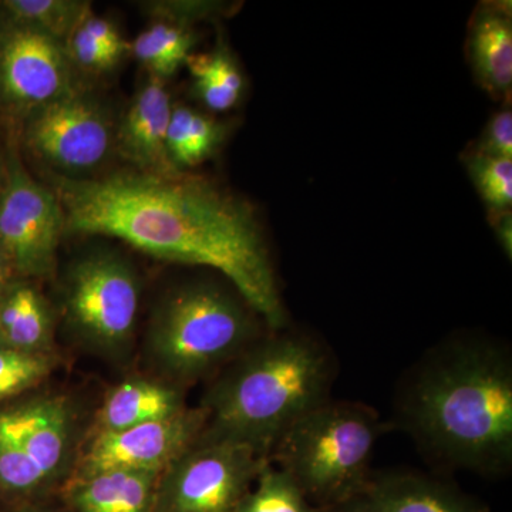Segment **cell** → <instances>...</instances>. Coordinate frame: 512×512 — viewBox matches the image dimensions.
<instances>
[{
    "instance_id": "6da1fadb",
    "label": "cell",
    "mask_w": 512,
    "mask_h": 512,
    "mask_svg": "<svg viewBox=\"0 0 512 512\" xmlns=\"http://www.w3.org/2000/svg\"><path fill=\"white\" fill-rule=\"evenodd\" d=\"M46 177L63 208L64 235L116 238L161 261L215 269L271 332L284 328L274 266L247 201L184 171Z\"/></svg>"
},
{
    "instance_id": "7a4b0ae2",
    "label": "cell",
    "mask_w": 512,
    "mask_h": 512,
    "mask_svg": "<svg viewBox=\"0 0 512 512\" xmlns=\"http://www.w3.org/2000/svg\"><path fill=\"white\" fill-rule=\"evenodd\" d=\"M396 421L441 467L484 477L512 466V357L463 336L430 349L404 376Z\"/></svg>"
},
{
    "instance_id": "3957f363",
    "label": "cell",
    "mask_w": 512,
    "mask_h": 512,
    "mask_svg": "<svg viewBox=\"0 0 512 512\" xmlns=\"http://www.w3.org/2000/svg\"><path fill=\"white\" fill-rule=\"evenodd\" d=\"M335 360L322 343L275 330L221 370L201 407V440L231 441L268 458L286 431L330 399Z\"/></svg>"
},
{
    "instance_id": "277c9868",
    "label": "cell",
    "mask_w": 512,
    "mask_h": 512,
    "mask_svg": "<svg viewBox=\"0 0 512 512\" xmlns=\"http://www.w3.org/2000/svg\"><path fill=\"white\" fill-rule=\"evenodd\" d=\"M258 318L238 292L217 282H187L165 293L150 316L148 362L161 380L185 389L261 338Z\"/></svg>"
},
{
    "instance_id": "5b68a950",
    "label": "cell",
    "mask_w": 512,
    "mask_h": 512,
    "mask_svg": "<svg viewBox=\"0 0 512 512\" xmlns=\"http://www.w3.org/2000/svg\"><path fill=\"white\" fill-rule=\"evenodd\" d=\"M386 429L372 407L329 399L286 431L269 461L295 481L316 510H328L372 476L370 463Z\"/></svg>"
},
{
    "instance_id": "8992f818",
    "label": "cell",
    "mask_w": 512,
    "mask_h": 512,
    "mask_svg": "<svg viewBox=\"0 0 512 512\" xmlns=\"http://www.w3.org/2000/svg\"><path fill=\"white\" fill-rule=\"evenodd\" d=\"M82 444L70 397L43 393L0 404V495L28 500L64 487Z\"/></svg>"
},
{
    "instance_id": "52a82bcc",
    "label": "cell",
    "mask_w": 512,
    "mask_h": 512,
    "mask_svg": "<svg viewBox=\"0 0 512 512\" xmlns=\"http://www.w3.org/2000/svg\"><path fill=\"white\" fill-rule=\"evenodd\" d=\"M140 302V276L119 252L84 255L64 275L66 328L83 348L106 359L120 362L133 349Z\"/></svg>"
},
{
    "instance_id": "ba28073f",
    "label": "cell",
    "mask_w": 512,
    "mask_h": 512,
    "mask_svg": "<svg viewBox=\"0 0 512 512\" xmlns=\"http://www.w3.org/2000/svg\"><path fill=\"white\" fill-rule=\"evenodd\" d=\"M114 141L109 107L82 87L23 120V146L60 177H92L109 160Z\"/></svg>"
},
{
    "instance_id": "9c48e42d",
    "label": "cell",
    "mask_w": 512,
    "mask_h": 512,
    "mask_svg": "<svg viewBox=\"0 0 512 512\" xmlns=\"http://www.w3.org/2000/svg\"><path fill=\"white\" fill-rule=\"evenodd\" d=\"M268 461L244 444L198 439L161 471L154 512H234Z\"/></svg>"
},
{
    "instance_id": "30bf717a",
    "label": "cell",
    "mask_w": 512,
    "mask_h": 512,
    "mask_svg": "<svg viewBox=\"0 0 512 512\" xmlns=\"http://www.w3.org/2000/svg\"><path fill=\"white\" fill-rule=\"evenodd\" d=\"M64 225L55 192L37 183L23 167L16 147H10L0 188V245L16 276L37 279L52 274Z\"/></svg>"
},
{
    "instance_id": "8fae6325",
    "label": "cell",
    "mask_w": 512,
    "mask_h": 512,
    "mask_svg": "<svg viewBox=\"0 0 512 512\" xmlns=\"http://www.w3.org/2000/svg\"><path fill=\"white\" fill-rule=\"evenodd\" d=\"M62 42L29 26L0 20V111L15 120L76 90Z\"/></svg>"
},
{
    "instance_id": "7c38bea8",
    "label": "cell",
    "mask_w": 512,
    "mask_h": 512,
    "mask_svg": "<svg viewBox=\"0 0 512 512\" xmlns=\"http://www.w3.org/2000/svg\"><path fill=\"white\" fill-rule=\"evenodd\" d=\"M205 424L207 412L200 406L127 430L90 433L70 480L114 470L163 471L197 443Z\"/></svg>"
},
{
    "instance_id": "4fadbf2b",
    "label": "cell",
    "mask_w": 512,
    "mask_h": 512,
    "mask_svg": "<svg viewBox=\"0 0 512 512\" xmlns=\"http://www.w3.org/2000/svg\"><path fill=\"white\" fill-rule=\"evenodd\" d=\"M318 512H490L454 484L427 474H373L352 497Z\"/></svg>"
},
{
    "instance_id": "5bb4252c",
    "label": "cell",
    "mask_w": 512,
    "mask_h": 512,
    "mask_svg": "<svg viewBox=\"0 0 512 512\" xmlns=\"http://www.w3.org/2000/svg\"><path fill=\"white\" fill-rule=\"evenodd\" d=\"M171 111L173 104L164 80L148 74L116 128L114 141V147L134 171L151 175L181 173L171 163L167 150Z\"/></svg>"
},
{
    "instance_id": "9a60e30c",
    "label": "cell",
    "mask_w": 512,
    "mask_h": 512,
    "mask_svg": "<svg viewBox=\"0 0 512 512\" xmlns=\"http://www.w3.org/2000/svg\"><path fill=\"white\" fill-rule=\"evenodd\" d=\"M185 389L161 379L131 377L104 397L90 433H111L170 419L187 410Z\"/></svg>"
},
{
    "instance_id": "2e32d148",
    "label": "cell",
    "mask_w": 512,
    "mask_h": 512,
    "mask_svg": "<svg viewBox=\"0 0 512 512\" xmlns=\"http://www.w3.org/2000/svg\"><path fill=\"white\" fill-rule=\"evenodd\" d=\"M471 69L493 99H508L512 87V15L510 2L484 3L471 19L468 35Z\"/></svg>"
},
{
    "instance_id": "e0dca14e",
    "label": "cell",
    "mask_w": 512,
    "mask_h": 512,
    "mask_svg": "<svg viewBox=\"0 0 512 512\" xmlns=\"http://www.w3.org/2000/svg\"><path fill=\"white\" fill-rule=\"evenodd\" d=\"M56 315L33 279H10L0 286V343L25 353H53Z\"/></svg>"
},
{
    "instance_id": "ac0fdd59",
    "label": "cell",
    "mask_w": 512,
    "mask_h": 512,
    "mask_svg": "<svg viewBox=\"0 0 512 512\" xmlns=\"http://www.w3.org/2000/svg\"><path fill=\"white\" fill-rule=\"evenodd\" d=\"M161 471L114 470L67 481L64 501L72 512H154Z\"/></svg>"
},
{
    "instance_id": "d6986e66",
    "label": "cell",
    "mask_w": 512,
    "mask_h": 512,
    "mask_svg": "<svg viewBox=\"0 0 512 512\" xmlns=\"http://www.w3.org/2000/svg\"><path fill=\"white\" fill-rule=\"evenodd\" d=\"M227 128L192 107L173 106L167 131V150L177 170L197 167L214 156L224 143Z\"/></svg>"
},
{
    "instance_id": "ffe728a7",
    "label": "cell",
    "mask_w": 512,
    "mask_h": 512,
    "mask_svg": "<svg viewBox=\"0 0 512 512\" xmlns=\"http://www.w3.org/2000/svg\"><path fill=\"white\" fill-rule=\"evenodd\" d=\"M198 99L212 111L234 109L244 92V76L224 42L211 53H191L187 62Z\"/></svg>"
},
{
    "instance_id": "44dd1931",
    "label": "cell",
    "mask_w": 512,
    "mask_h": 512,
    "mask_svg": "<svg viewBox=\"0 0 512 512\" xmlns=\"http://www.w3.org/2000/svg\"><path fill=\"white\" fill-rule=\"evenodd\" d=\"M197 37L183 23H154L130 43V52L146 67L148 74L167 79L187 62Z\"/></svg>"
},
{
    "instance_id": "7402d4cb",
    "label": "cell",
    "mask_w": 512,
    "mask_h": 512,
    "mask_svg": "<svg viewBox=\"0 0 512 512\" xmlns=\"http://www.w3.org/2000/svg\"><path fill=\"white\" fill-rule=\"evenodd\" d=\"M3 20L46 33L63 45L90 13L89 2L79 0H5Z\"/></svg>"
},
{
    "instance_id": "603a6c76",
    "label": "cell",
    "mask_w": 512,
    "mask_h": 512,
    "mask_svg": "<svg viewBox=\"0 0 512 512\" xmlns=\"http://www.w3.org/2000/svg\"><path fill=\"white\" fill-rule=\"evenodd\" d=\"M234 512H318L288 474L271 461Z\"/></svg>"
},
{
    "instance_id": "cb8c5ba5",
    "label": "cell",
    "mask_w": 512,
    "mask_h": 512,
    "mask_svg": "<svg viewBox=\"0 0 512 512\" xmlns=\"http://www.w3.org/2000/svg\"><path fill=\"white\" fill-rule=\"evenodd\" d=\"M55 353H25L0 346V404L35 389L56 367Z\"/></svg>"
},
{
    "instance_id": "d4e9b609",
    "label": "cell",
    "mask_w": 512,
    "mask_h": 512,
    "mask_svg": "<svg viewBox=\"0 0 512 512\" xmlns=\"http://www.w3.org/2000/svg\"><path fill=\"white\" fill-rule=\"evenodd\" d=\"M467 170L491 217L511 211L512 158L468 154Z\"/></svg>"
},
{
    "instance_id": "484cf974",
    "label": "cell",
    "mask_w": 512,
    "mask_h": 512,
    "mask_svg": "<svg viewBox=\"0 0 512 512\" xmlns=\"http://www.w3.org/2000/svg\"><path fill=\"white\" fill-rule=\"evenodd\" d=\"M64 47H66L67 56H69L73 66L82 67V69L90 70V72L109 70L116 66L124 56L119 52L101 46L100 43L87 35L80 28V25L74 29L72 35L64 43Z\"/></svg>"
},
{
    "instance_id": "4316f807",
    "label": "cell",
    "mask_w": 512,
    "mask_h": 512,
    "mask_svg": "<svg viewBox=\"0 0 512 512\" xmlns=\"http://www.w3.org/2000/svg\"><path fill=\"white\" fill-rule=\"evenodd\" d=\"M474 151L484 156L512 158L511 106L491 117Z\"/></svg>"
},
{
    "instance_id": "83f0119b",
    "label": "cell",
    "mask_w": 512,
    "mask_h": 512,
    "mask_svg": "<svg viewBox=\"0 0 512 512\" xmlns=\"http://www.w3.org/2000/svg\"><path fill=\"white\" fill-rule=\"evenodd\" d=\"M80 28L84 30L93 40L100 43L107 49L126 55L130 52V43L126 42L119 30L109 20L94 16L92 12L86 16L80 23Z\"/></svg>"
},
{
    "instance_id": "f1b7e54d",
    "label": "cell",
    "mask_w": 512,
    "mask_h": 512,
    "mask_svg": "<svg viewBox=\"0 0 512 512\" xmlns=\"http://www.w3.org/2000/svg\"><path fill=\"white\" fill-rule=\"evenodd\" d=\"M493 221L495 235H497L498 242L503 247L504 254L508 259L512 258V217L511 211L504 212V214L495 215L491 217Z\"/></svg>"
},
{
    "instance_id": "f546056e",
    "label": "cell",
    "mask_w": 512,
    "mask_h": 512,
    "mask_svg": "<svg viewBox=\"0 0 512 512\" xmlns=\"http://www.w3.org/2000/svg\"><path fill=\"white\" fill-rule=\"evenodd\" d=\"M12 262H10L8 254L0 245V286L5 285L10 279L15 278Z\"/></svg>"
},
{
    "instance_id": "4dcf8cb0",
    "label": "cell",
    "mask_w": 512,
    "mask_h": 512,
    "mask_svg": "<svg viewBox=\"0 0 512 512\" xmlns=\"http://www.w3.org/2000/svg\"><path fill=\"white\" fill-rule=\"evenodd\" d=\"M9 512H62L53 510V508L42 507V505L28 504L23 507L15 508V510Z\"/></svg>"
},
{
    "instance_id": "1f68e13d",
    "label": "cell",
    "mask_w": 512,
    "mask_h": 512,
    "mask_svg": "<svg viewBox=\"0 0 512 512\" xmlns=\"http://www.w3.org/2000/svg\"><path fill=\"white\" fill-rule=\"evenodd\" d=\"M3 178H5V164L0 163V188L3 185Z\"/></svg>"
},
{
    "instance_id": "d6a6232c",
    "label": "cell",
    "mask_w": 512,
    "mask_h": 512,
    "mask_svg": "<svg viewBox=\"0 0 512 512\" xmlns=\"http://www.w3.org/2000/svg\"><path fill=\"white\" fill-rule=\"evenodd\" d=\"M0 346H2V343H0ZM2 348H3V346H2Z\"/></svg>"
}]
</instances>
